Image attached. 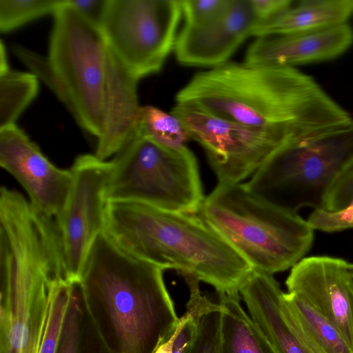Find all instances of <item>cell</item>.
Wrapping results in <instances>:
<instances>
[{"label":"cell","instance_id":"1","mask_svg":"<svg viewBox=\"0 0 353 353\" xmlns=\"http://www.w3.org/2000/svg\"><path fill=\"white\" fill-rule=\"evenodd\" d=\"M176 101L287 141L352 119L294 67L226 62L196 74Z\"/></svg>","mask_w":353,"mask_h":353},{"label":"cell","instance_id":"2","mask_svg":"<svg viewBox=\"0 0 353 353\" xmlns=\"http://www.w3.org/2000/svg\"><path fill=\"white\" fill-rule=\"evenodd\" d=\"M104 231L126 252L188 273L221 295H237L252 266L196 214L132 201H108Z\"/></svg>","mask_w":353,"mask_h":353},{"label":"cell","instance_id":"3","mask_svg":"<svg viewBox=\"0 0 353 353\" xmlns=\"http://www.w3.org/2000/svg\"><path fill=\"white\" fill-rule=\"evenodd\" d=\"M163 270L124 251L105 231L95 239L80 284L105 306L122 353H153L174 334L179 319Z\"/></svg>","mask_w":353,"mask_h":353},{"label":"cell","instance_id":"4","mask_svg":"<svg viewBox=\"0 0 353 353\" xmlns=\"http://www.w3.org/2000/svg\"><path fill=\"white\" fill-rule=\"evenodd\" d=\"M0 353H39L54 288L70 280L61 241L36 225L0 235Z\"/></svg>","mask_w":353,"mask_h":353},{"label":"cell","instance_id":"5","mask_svg":"<svg viewBox=\"0 0 353 353\" xmlns=\"http://www.w3.org/2000/svg\"><path fill=\"white\" fill-rule=\"evenodd\" d=\"M196 214L253 270L272 275L296 265L314 241L307 221L258 198L244 183H219Z\"/></svg>","mask_w":353,"mask_h":353},{"label":"cell","instance_id":"6","mask_svg":"<svg viewBox=\"0 0 353 353\" xmlns=\"http://www.w3.org/2000/svg\"><path fill=\"white\" fill-rule=\"evenodd\" d=\"M353 161V119L276 149L244 183L258 198L287 211L320 209L340 172Z\"/></svg>","mask_w":353,"mask_h":353},{"label":"cell","instance_id":"7","mask_svg":"<svg viewBox=\"0 0 353 353\" xmlns=\"http://www.w3.org/2000/svg\"><path fill=\"white\" fill-rule=\"evenodd\" d=\"M47 58L78 125L98 139L105 115L110 47L100 28L69 4L54 14Z\"/></svg>","mask_w":353,"mask_h":353},{"label":"cell","instance_id":"8","mask_svg":"<svg viewBox=\"0 0 353 353\" xmlns=\"http://www.w3.org/2000/svg\"><path fill=\"white\" fill-rule=\"evenodd\" d=\"M110 161L108 201L196 214L205 199L196 159L186 146L169 148L136 134Z\"/></svg>","mask_w":353,"mask_h":353},{"label":"cell","instance_id":"9","mask_svg":"<svg viewBox=\"0 0 353 353\" xmlns=\"http://www.w3.org/2000/svg\"><path fill=\"white\" fill-rule=\"evenodd\" d=\"M181 1L106 0L99 23L109 47L138 80L159 72L174 50Z\"/></svg>","mask_w":353,"mask_h":353},{"label":"cell","instance_id":"10","mask_svg":"<svg viewBox=\"0 0 353 353\" xmlns=\"http://www.w3.org/2000/svg\"><path fill=\"white\" fill-rule=\"evenodd\" d=\"M171 113L204 148L219 183H239L288 141L190 105L176 103Z\"/></svg>","mask_w":353,"mask_h":353},{"label":"cell","instance_id":"11","mask_svg":"<svg viewBox=\"0 0 353 353\" xmlns=\"http://www.w3.org/2000/svg\"><path fill=\"white\" fill-rule=\"evenodd\" d=\"M70 170L71 188L57 223L69 277L72 282L80 283L90 250L104 231L112 163L85 154L75 159Z\"/></svg>","mask_w":353,"mask_h":353},{"label":"cell","instance_id":"12","mask_svg":"<svg viewBox=\"0 0 353 353\" xmlns=\"http://www.w3.org/2000/svg\"><path fill=\"white\" fill-rule=\"evenodd\" d=\"M0 165L20 183L36 209L58 219L72 183L70 168L54 165L17 124L0 128Z\"/></svg>","mask_w":353,"mask_h":353},{"label":"cell","instance_id":"13","mask_svg":"<svg viewBox=\"0 0 353 353\" xmlns=\"http://www.w3.org/2000/svg\"><path fill=\"white\" fill-rule=\"evenodd\" d=\"M352 263L335 257L303 258L285 281L294 293L334 325L353 349Z\"/></svg>","mask_w":353,"mask_h":353},{"label":"cell","instance_id":"14","mask_svg":"<svg viewBox=\"0 0 353 353\" xmlns=\"http://www.w3.org/2000/svg\"><path fill=\"white\" fill-rule=\"evenodd\" d=\"M257 24L251 0H232L219 19L186 25L178 34L174 53L182 65L212 68L227 62Z\"/></svg>","mask_w":353,"mask_h":353},{"label":"cell","instance_id":"15","mask_svg":"<svg viewBox=\"0 0 353 353\" xmlns=\"http://www.w3.org/2000/svg\"><path fill=\"white\" fill-rule=\"evenodd\" d=\"M239 294L276 353H321L294 321L272 274L252 270Z\"/></svg>","mask_w":353,"mask_h":353},{"label":"cell","instance_id":"16","mask_svg":"<svg viewBox=\"0 0 353 353\" xmlns=\"http://www.w3.org/2000/svg\"><path fill=\"white\" fill-rule=\"evenodd\" d=\"M352 43L353 31L347 23L310 32L257 37L248 49L245 62L294 67L334 59Z\"/></svg>","mask_w":353,"mask_h":353},{"label":"cell","instance_id":"17","mask_svg":"<svg viewBox=\"0 0 353 353\" xmlns=\"http://www.w3.org/2000/svg\"><path fill=\"white\" fill-rule=\"evenodd\" d=\"M108 90L104 127L94 155L101 160L114 157L136 134L141 107L134 77L110 48Z\"/></svg>","mask_w":353,"mask_h":353},{"label":"cell","instance_id":"18","mask_svg":"<svg viewBox=\"0 0 353 353\" xmlns=\"http://www.w3.org/2000/svg\"><path fill=\"white\" fill-rule=\"evenodd\" d=\"M293 3L257 24L252 36L262 37L319 31L345 23L353 12L352 0H307L299 1L296 5Z\"/></svg>","mask_w":353,"mask_h":353},{"label":"cell","instance_id":"19","mask_svg":"<svg viewBox=\"0 0 353 353\" xmlns=\"http://www.w3.org/2000/svg\"><path fill=\"white\" fill-rule=\"evenodd\" d=\"M222 353H276L256 323L243 310L237 295H221Z\"/></svg>","mask_w":353,"mask_h":353},{"label":"cell","instance_id":"20","mask_svg":"<svg viewBox=\"0 0 353 353\" xmlns=\"http://www.w3.org/2000/svg\"><path fill=\"white\" fill-rule=\"evenodd\" d=\"M38 78L32 72L10 68L3 43L0 47V128L16 121L36 98Z\"/></svg>","mask_w":353,"mask_h":353},{"label":"cell","instance_id":"21","mask_svg":"<svg viewBox=\"0 0 353 353\" xmlns=\"http://www.w3.org/2000/svg\"><path fill=\"white\" fill-rule=\"evenodd\" d=\"M284 298L294 321L321 353H353L340 330L307 302L294 293Z\"/></svg>","mask_w":353,"mask_h":353},{"label":"cell","instance_id":"22","mask_svg":"<svg viewBox=\"0 0 353 353\" xmlns=\"http://www.w3.org/2000/svg\"><path fill=\"white\" fill-rule=\"evenodd\" d=\"M136 134L174 148L185 147L190 139L185 127L176 116L151 105L141 107Z\"/></svg>","mask_w":353,"mask_h":353},{"label":"cell","instance_id":"23","mask_svg":"<svg viewBox=\"0 0 353 353\" xmlns=\"http://www.w3.org/2000/svg\"><path fill=\"white\" fill-rule=\"evenodd\" d=\"M67 0H0V31L7 33L49 14Z\"/></svg>","mask_w":353,"mask_h":353},{"label":"cell","instance_id":"24","mask_svg":"<svg viewBox=\"0 0 353 353\" xmlns=\"http://www.w3.org/2000/svg\"><path fill=\"white\" fill-rule=\"evenodd\" d=\"M78 285L65 280L54 288L39 353L57 352L65 316Z\"/></svg>","mask_w":353,"mask_h":353},{"label":"cell","instance_id":"25","mask_svg":"<svg viewBox=\"0 0 353 353\" xmlns=\"http://www.w3.org/2000/svg\"><path fill=\"white\" fill-rule=\"evenodd\" d=\"M223 307L219 305L199 319L196 332L188 353H222L221 326Z\"/></svg>","mask_w":353,"mask_h":353},{"label":"cell","instance_id":"26","mask_svg":"<svg viewBox=\"0 0 353 353\" xmlns=\"http://www.w3.org/2000/svg\"><path fill=\"white\" fill-rule=\"evenodd\" d=\"M232 2V0L181 1L185 24L200 26L214 21L226 12Z\"/></svg>","mask_w":353,"mask_h":353},{"label":"cell","instance_id":"27","mask_svg":"<svg viewBox=\"0 0 353 353\" xmlns=\"http://www.w3.org/2000/svg\"><path fill=\"white\" fill-rule=\"evenodd\" d=\"M80 289L81 285H78L72 296L57 353H78L81 307L77 292Z\"/></svg>","mask_w":353,"mask_h":353},{"label":"cell","instance_id":"28","mask_svg":"<svg viewBox=\"0 0 353 353\" xmlns=\"http://www.w3.org/2000/svg\"><path fill=\"white\" fill-rule=\"evenodd\" d=\"M307 221L314 230L327 232L353 228V201L339 212H328L314 210Z\"/></svg>","mask_w":353,"mask_h":353},{"label":"cell","instance_id":"29","mask_svg":"<svg viewBox=\"0 0 353 353\" xmlns=\"http://www.w3.org/2000/svg\"><path fill=\"white\" fill-rule=\"evenodd\" d=\"M198 321L187 312L179 318L170 339L171 353H188L196 332Z\"/></svg>","mask_w":353,"mask_h":353},{"label":"cell","instance_id":"30","mask_svg":"<svg viewBox=\"0 0 353 353\" xmlns=\"http://www.w3.org/2000/svg\"><path fill=\"white\" fill-rule=\"evenodd\" d=\"M257 24L263 22L293 3L291 0H251ZM256 24V25H257Z\"/></svg>","mask_w":353,"mask_h":353},{"label":"cell","instance_id":"31","mask_svg":"<svg viewBox=\"0 0 353 353\" xmlns=\"http://www.w3.org/2000/svg\"><path fill=\"white\" fill-rule=\"evenodd\" d=\"M69 4L83 17L99 26L106 0H68Z\"/></svg>","mask_w":353,"mask_h":353},{"label":"cell","instance_id":"32","mask_svg":"<svg viewBox=\"0 0 353 353\" xmlns=\"http://www.w3.org/2000/svg\"><path fill=\"white\" fill-rule=\"evenodd\" d=\"M153 353H171L170 339L167 342L160 344Z\"/></svg>","mask_w":353,"mask_h":353},{"label":"cell","instance_id":"33","mask_svg":"<svg viewBox=\"0 0 353 353\" xmlns=\"http://www.w3.org/2000/svg\"><path fill=\"white\" fill-rule=\"evenodd\" d=\"M351 272H352V281H353V263L352 265Z\"/></svg>","mask_w":353,"mask_h":353}]
</instances>
